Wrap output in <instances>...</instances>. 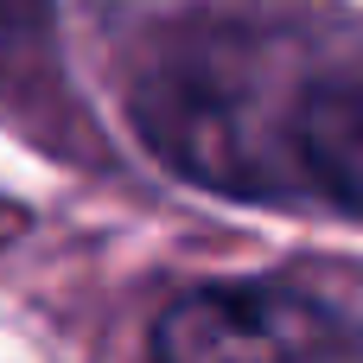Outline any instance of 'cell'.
<instances>
[{"label":"cell","instance_id":"cell-1","mask_svg":"<svg viewBox=\"0 0 363 363\" xmlns=\"http://www.w3.org/2000/svg\"><path fill=\"white\" fill-rule=\"evenodd\" d=\"M134 128L204 191L363 217V38L198 32L147 64Z\"/></svg>","mask_w":363,"mask_h":363},{"label":"cell","instance_id":"cell-2","mask_svg":"<svg viewBox=\"0 0 363 363\" xmlns=\"http://www.w3.org/2000/svg\"><path fill=\"white\" fill-rule=\"evenodd\" d=\"M160 357H351L363 332L319 294L287 281H204L179 294L147 338Z\"/></svg>","mask_w":363,"mask_h":363},{"label":"cell","instance_id":"cell-3","mask_svg":"<svg viewBox=\"0 0 363 363\" xmlns=\"http://www.w3.org/2000/svg\"><path fill=\"white\" fill-rule=\"evenodd\" d=\"M51 38V0H0V70H19Z\"/></svg>","mask_w":363,"mask_h":363}]
</instances>
